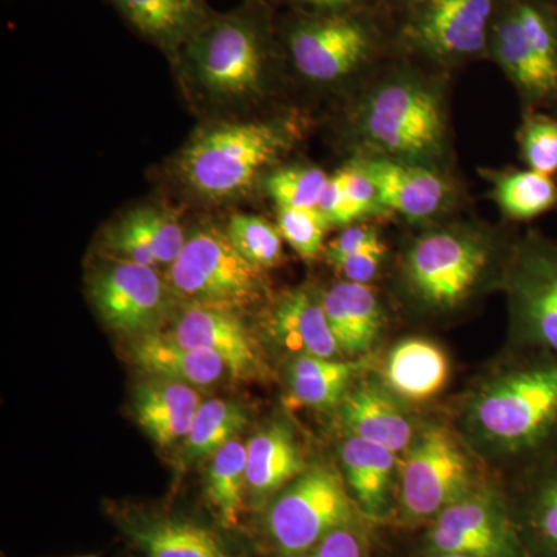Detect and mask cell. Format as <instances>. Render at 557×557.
I'll use <instances>...</instances> for the list:
<instances>
[{"label":"cell","instance_id":"cell-1","mask_svg":"<svg viewBox=\"0 0 557 557\" xmlns=\"http://www.w3.org/2000/svg\"><path fill=\"white\" fill-rule=\"evenodd\" d=\"M270 57L267 11L258 0H247L228 13H212L175 60L209 100L242 102L262 89Z\"/></svg>","mask_w":557,"mask_h":557},{"label":"cell","instance_id":"cell-2","mask_svg":"<svg viewBox=\"0 0 557 557\" xmlns=\"http://www.w3.org/2000/svg\"><path fill=\"white\" fill-rule=\"evenodd\" d=\"M295 132L282 121H236L201 131L175 161L183 185L208 201L245 196L260 172L292 146Z\"/></svg>","mask_w":557,"mask_h":557},{"label":"cell","instance_id":"cell-3","mask_svg":"<svg viewBox=\"0 0 557 557\" xmlns=\"http://www.w3.org/2000/svg\"><path fill=\"white\" fill-rule=\"evenodd\" d=\"M480 434L509 453L557 454V355L541 350L480 392L472 405Z\"/></svg>","mask_w":557,"mask_h":557},{"label":"cell","instance_id":"cell-4","mask_svg":"<svg viewBox=\"0 0 557 557\" xmlns=\"http://www.w3.org/2000/svg\"><path fill=\"white\" fill-rule=\"evenodd\" d=\"M168 284L188 306L230 311L247 309L265 293L262 270L237 251L226 230L211 223L188 233L185 248L168 269Z\"/></svg>","mask_w":557,"mask_h":557},{"label":"cell","instance_id":"cell-5","mask_svg":"<svg viewBox=\"0 0 557 557\" xmlns=\"http://www.w3.org/2000/svg\"><path fill=\"white\" fill-rule=\"evenodd\" d=\"M359 129L376 148L409 163L434 159L445 138L437 97L410 81L376 90L359 113Z\"/></svg>","mask_w":557,"mask_h":557},{"label":"cell","instance_id":"cell-6","mask_svg":"<svg viewBox=\"0 0 557 557\" xmlns=\"http://www.w3.org/2000/svg\"><path fill=\"white\" fill-rule=\"evenodd\" d=\"M351 519L350 498L335 469L313 467L271 505L269 531L282 555L298 557Z\"/></svg>","mask_w":557,"mask_h":557},{"label":"cell","instance_id":"cell-7","mask_svg":"<svg viewBox=\"0 0 557 557\" xmlns=\"http://www.w3.org/2000/svg\"><path fill=\"white\" fill-rule=\"evenodd\" d=\"M471 457L453 432L442 426L424 429L410 445L401 469L399 498L413 520L437 516L474 491Z\"/></svg>","mask_w":557,"mask_h":557},{"label":"cell","instance_id":"cell-8","mask_svg":"<svg viewBox=\"0 0 557 557\" xmlns=\"http://www.w3.org/2000/svg\"><path fill=\"white\" fill-rule=\"evenodd\" d=\"M293 65L307 79L333 83L368 61L375 47L372 27L358 14H304L285 32Z\"/></svg>","mask_w":557,"mask_h":557},{"label":"cell","instance_id":"cell-9","mask_svg":"<svg viewBox=\"0 0 557 557\" xmlns=\"http://www.w3.org/2000/svg\"><path fill=\"white\" fill-rule=\"evenodd\" d=\"M104 260L89 281L90 300L102 322L132 338L157 332L174 296L166 278L152 267Z\"/></svg>","mask_w":557,"mask_h":557},{"label":"cell","instance_id":"cell-10","mask_svg":"<svg viewBox=\"0 0 557 557\" xmlns=\"http://www.w3.org/2000/svg\"><path fill=\"white\" fill-rule=\"evenodd\" d=\"M434 555L533 557L504 504L491 491H472L443 509L428 534Z\"/></svg>","mask_w":557,"mask_h":557},{"label":"cell","instance_id":"cell-11","mask_svg":"<svg viewBox=\"0 0 557 557\" xmlns=\"http://www.w3.org/2000/svg\"><path fill=\"white\" fill-rule=\"evenodd\" d=\"M406 38L440 61L475 57L490 47L497 0H413Z\"/></svg>","mask_w":557,"mask_h":557},{"label":"cell","instance_id":"cell-12","mask_svg":"<svg viewBox=\"0 0 557 557\" xmlns=\"http://www.w3.org/2000/svg\"><path fill=\"white\" fill-rule=\"evenodd\" d=\"M487 252L479 240L465 234H428L408 255V277L413 292L434 307L461 302L485 270Z\"/></svg>","mask_w":557,"mask_h":557},{"label":"cell","instance_id":"cell-13","mask_svg":"<svg viewBox=\"0 0 557 557\" xmlns=\"http://www.w3.org/2000/svg\"><path fill=\"white\" fill-rule=\"evenodd\" d=\"M511 288L525 338L557 355V245L527 244L512 270Z\"/></svg>","mask_w":557,"mask_h":557},{"label":"cell","instance_id":"cell-14","mask_svg":"<svg viewBox=\"0 0 557 557\" xmlns=\"http://www.w3.org/2000/svg\"><path fill=\"white\" fill-rule=\"evenodd\" d=\"M188 233L177 215L159 207H139L121 215L101 234L104 259L126 260L139 265L170 269L182 255Z\"/></svg>","mask_w":557,"mask_h":557},{"label":"cell","instance_id":"cell-15","mask_svg":"<svg viewBox=\"0 0 557 557\" xmlns=\"http://www.w3.org/2000/svg\"><path fill=\"white\" fill-rule=\"evenodd\" d=\"M170 335L183 346L218 355L233 379L252 380L263 373L258 343L236 311L188 306L175 319Z\"/></svg>","mask_w":557,"mask_h":557},{"label":"cell","instance_id":"cell-16","mask_svg":"<svg viewBox=\"0 0 557 557\" xmlns=\"http://www.w3.org/2000/svg\"><path fill=\"white\" fill-rule=\"evenodd\" d=\"M263 325L276 346L298 357L338 358L343 355L321 299L307 289H293L282 295L271 307Z\"/></svg>","mask_w":557,"mask_h":557},{"label":"cell","instance_id":"cell-17","mask_svg":"<svg viewBox=\"0 0 557 557\" xmlns=\"http://www.w3.org/2000/svg\"><path fill=\"white\" fill-rule=\"evenodd\" d=\"M379 190L381 205L405 218H431L448 199V186L435 172L403 160L357 161Z\"/></svg>","mask_w":557,"mask_h":557},{"label":"cell","instance_id":"cell-18","mask_svg":"<svg viewBox=\"0 0 557 557\" xmlns=\"http://www.w3.org/2000/svg\"><path fill=\"white\" fill-rule=\"evenodd\" d=\"M200 405V394L190 384L149 379L135 388L132 413L153 443L170 448L189 434Z\"/></svg>","mask_w":557,"mask_h":557},{"label":"cell","instance_id":"cell-19","mask_svg":"<svg viewBox=\"0 0 557 557\" xmlns=\"http://www.w3.org/2000/svg\"><path fill=\"white\" fill-rule=\"evenodd\" d=\"M341 420L351 437L368 440L394 454L412 445V421L397 401L373 381H362L341 401Z\"/></svg>","mask_w":557,"mask_h":557},{"label":"cell","instance_id":"cell-20","mask_svg":"<svg viewBox=\"0 0 557 557\" xmlns=\"http://www.w3.org/2000/svg\"><path fill=\"white\" fill-rule=\"evenodd\" d=\"M131 359L149 379L178 381L194 387L211 386L228 372L218 355L183 346L170 333L152 332L135 338Z\"/></svg>","mask_w":557,"mask_h":557},{"label":"cell","instance_id":"cell-21","mask_svg":"<svg viewBox=\"0 0 557 557\" xmlns=\"http://www.w3.org/2000/svg\"><path fill=\"white\" fill-rule=\"evenodd\" d=\"M143 38L175 58L209 20L207 0H109Z\"/></svg>","mask_w":557,"mask_h":557},{"label":"cell","instance_id":"cell-22","mask_svg":"<svg viewBox=\"0 0 557 557\" xmlns=\"http://www.w3.org/2000/svg\"><path fill=\"white\" fill-rule=\"evenodd\" d=\"M321 302L341 354L361 357L375 346L383 313L372 288L357 282H339L322 296Z\"/></svg>","mask_w":557,"mask_h":557},{"label":"cell","instance_id":"cell-23","mask_svg":"<svg viewBox=\"0 0 557 557\" xmlns=\"http://www.w3.org/2000/svg\"><path fill=\"white\" fill-rule=\"evenodd\" d=\"M306 471L295 432L277 420L247 443V487L256 500L271 496Z\"/></svg>","mask_w":557,"mask_h":557},{"label":"cell","instance_id":"cell-24","mask_svg":"<svg viewBox=\"0 0 557 557\" xmlns=\"http://www.w3.org/2000/svg\"><path fill=\"white\" fill-rule=\"evenodd\" d=\"M490 47L505 72L528 95L534 98L557 97V86L542 67L512 0L497 13Z\"/></svg>","mask_w":557,"mask_h":557},{"label":"cell","instance_id":"cell-25","mask_svg":"<svg viewBox=\"0 0 557 557\" xmlns=\"http://www.w3.org/2000/svg\"><path fill=\"white\" fill-rule=\"evenodd\" d=\"M344 474L359 507L380 518L386 512L397 454L368 440L350 437L341 448Z\"/></svg>","mask_w":557,"mask_h":557},{"label":"cell","instance_id":"cell-26","mask_svg":"<svg viewBox=\"0 0 557 557\" xmlns=\"http://www.w3.org/2000/svg\"><path fill=\"white\" fill-rule=\"evenodd\" d=\"M448 375V358L445 351L431 341H401L388 355V386L401 397L413 401L437 395L445 387Z\"/></svg>","mask_w":557,"mask_h":557},{"label":"cell","instance_id":"cell-27","mask_svg":"<svg viewBox=\"0 0 557 557\" xmlns=\"http://www.w3.org/2000/svg\"><path fill=\"white\" fill-rule=\"evenodd\" d=\"M359 366L336 358L298 357L288 369L292 406L325 409L339 405Z\"/></svg>","mask_w":557,"mask_h":557},{"label":"cell","instance_id":"cell-28","mask_svg":"<svg viewBox=\"0 0 557 557\" xmlns=\"http://www.w3.org/2000/svg\"><path fill=\"white\" fill-rule=\"evenodd\" d=\"M129 534L146 557H230L211 531L185 520L145 519Z\"/></svg>","mask_w":557,"mask_h":557},{"label":"cell","instance_id":"cell-29","mask_svg":"<svg viewBox=\"0 0 557 557\" xmlns=\"http://www.w3.org/2000/svg\"><path fill=\"white\" fill-rule=\"evenodd\" d=\"M247 423L248 412L240 403L230 399H209L201 403L193 428L183 440L178 453V474L189 465L218 453L223 445L236 438Z\"/></svg>","mask_w":557,"mask_h":557},{"label":"cell","instance_id":"cell-30","mask_svg":"<svg viewBox=\"0 0 557 557\" xmlns=\"http://www.w3.org/2000/svg\"><path fill=\"white\" fill-rule=\"evenodd\" d=\"M205 480L209 504L220 522L236 527L247 487V443L234 438L212 454Z\"/></svg>","mask_w":557,"mask_h":557},{"label":"cell","instance_id":"cell-31","mask_svg":"<svg viewBox=\"0 0 557 557\" xmlns=\"http://www.w3.org/2000/svg\"><path fill=\"white\" fill-rule=\"evenodd\" d=\"M496 199L509 218L534 219L557 207V185L552 175L516 171L496 180Z\"/></svg>","mask_w":557,"mask_h":557},{"label":"cell","instance_id":"cell-32","mask_svg":"<svg viewBox=\"0 0 557 557\" xmlns=\"http://www.w3.org/2000/svg\"><path fill=\"white\" fill-rule=\"evenodd\" d=\"M530 542L539 557H557V454L534 482L527 511Z\"/></svg>","mask_w":557,"mask_h":557},{"label":"cell","instance_id":"cell-33","mask_svg":"<svg viewBox=\"0 0 557 557\" xmlns=\"http://www.w3.org/2000/svg\"><path fill=\"white\" fill-rule=\"evenodd\" d=\"M226 234L237 251L256 269H273L284 256L281 231L259 215H233L226 226Z\"/></svg>","mask_w":557,"mask_h":557},{"label":"cell","instance_id":"cell-34","mask_svg":"<svg viewBox=\"0 0 557 557\" xmlns=\"http://www.w3.org/2000/svg\"><path fill=\"white\" fill-rule=\"evenodd\" d=\"M329 178L319 168L287 166L267 175L263 188L277 208L317 209Z\"/></svg>","mask_w":557,"mask_h":557},{"label":"cell","instance_id":"cell-35","mask_svg":"<svg viewBox=\"0 0 557 557\" xmlns=\"http://www.w3.org/2000/svg\"><path fill=\"white\" fill-rule=\"evenodd\" d=\"M277 228L304 259H314L324 245L327 220L317 209L277 208Z\"/></svg>","mask_w":557,"mask_h":557},{"label":"cell","instance_id":"cell-36","mask_svg":"<svg viewBox=\"0 0 557 557\" xmlns=\"http://www.w3.org/2000/svg\"><path fill=\"white\" fill-rule=\"evenodd\" d=\"M520 148L530 170L553 175L557 172V121L530 116L520 131Z\"/></svg>","mask_w":557,"mask_h":557},{"label":"cell","instance_id":"cell-37","mask_svg":"<svg viewBox=\"0 0 557 557\" xmlns=\"http://www.w3.org/2000/svg\"><path fill=\"white\" fill-rule=\"evenodd\" d=\"M339 175L343 180L344 196H346L347 225L384 209L379 190L357 161L346 170L339 171Z\"/></svg>","mask_w":557,"mask_h":557},{"label":"cell","instance_id":"cell-38","mask_svg":"<svg viewBox=\"0 0 557 557\" xmlns=\"http://www.w3.org/2000/svg\"><path fill=\"white\" fill-rule=\"evenodd\" d=\"M380 245L383 244H381L375 230L369 228V226H350L329 245L325 256H327L330 265L333 267L348 256L380 247Z\"/></svg>","mask_w":557,"mask_h":557},{"label":"cell","instance_id":"cell-39","mask_svg":"<svg viewBox=\"0 0 557 557\" xmlns=\"http://www.w3.org/2000/svg\"><path fill=\"white\" fill-rule=\"evenodd\" d=\"M384 259V245L366 249L357 255L339 260L333 269L343 274L348 282L368 285L379 274L381 262Z\"/></svg>","mask_w":557,"mask_h":557},{"label":"cell","instance_id":"cell-40","mask_svg":"<svg viewBox=\"0 0 557 557\" xmlns=\"http://www.w3.org/2000/svg\"><path fill=\"white\" fill-rule=\"evenodd\" d=\"M309 557H364V545L354 528L341 527L322 539Z\"/></svg>","mask_w":557,"mask_h":557},{"label":"cell","instance_id":"cell-41","mask_svg":"<svg viewBox=\"0 0 557 557\" xmlns=\"http://www.w3.org/2000/svg\"><path fill=\"white\" fill-rule=\"evenodd\" d=\"M295 2L314 14H333L350 11L359 0H295Z\"/></svg>","mask_w":557,"mask_h":557},{"label":"cell","instance_id":"cell-42","mask_svg":"<svg viewBox=\"0 0 557 557\" xmlns=\"http://www.w3.org/2000/svg\"><path fill=\"white\" fill-rule=\"evenodd\" d=\"M434 557H474V556L454 555V553H443V555H435Z\"/></svg>","mask_w":557,"mask_h":557},{"label":"cell","instance_id":"cell-43","mask_svg":"<svg viewBox=\"0 0 557 557\" xmlns=\"http://www.w3.org/2000/svg\"><path fill=\"white\" fill-rule=\"evenodd\" d=\"M78 557H95V556H78Z\"/></svg>","mask_w":557,"mask_h":557},{"label":"cell","instance_id":"cell-44","mask_svg":"<svg viewBox=\"0 0 557 557\" xmlns=\"http://www.w3.org/2000/svg\"><path fill=\"white\" fill-rule=\"evenodd\" d=\"M409 2H413V0H409Z\"/></svg>","mask_w":557,"mask_h":557},{"label":"cell","instance_id":"cell-45","mask_svg":"<svg viewBox=\"0 0 557 557\" xmlns=\"http://www.w3.org/2000/svg\"><path fill=\"white\" fill-rule=\"evenodd\" d=\"M557 10V9H556Z\"/></svg>","mask_w":557,"mask_h":557}]
</instances>
